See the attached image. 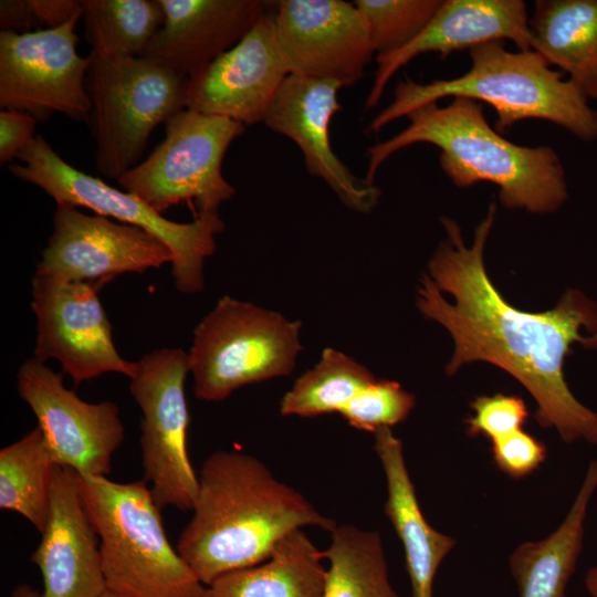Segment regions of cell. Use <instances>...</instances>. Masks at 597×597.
Segmentation results:
<instances>
[{
	"label": "cell",
	"instance_id": "1",
	"mask_svg": "<svg viewBox=\"0 0 597 597\" xmlns=\"http://www.w3.org/2000/svg\"><path fill=\"white\" fill-rule=\"evenodd\" d=\"M492 203L467 247L460 227L450 218L447 231L423 275L417 306L443 325L454 341L447 365L453 375L473 360L491 363L515 377L537 404L536 421L555 428L565 442L584 439L597 446V413L569 390L564 360L576 343L597 348V305L578 290H568L551 311L516 310L489 279L483 252L495 219Z\"/></svg>",
	"mask_w": 597,
	"mask_h": 597
},
{
	"label": "cell",
	"instance_id": "2",
	"mask_svg": "<svg viewBox=\"0 0 597 597\" xmlns=\"http://www.w3.org/2000/svg\"><path fill=\"white\" fill-rule=\"evenodd\" d=\"M192 517L176 549L209 586L220 576L258 565L289 533L337 525L258 458L218 450L202 463Z\"/></svg>",
	"mask_w": 597,
	"mask_h": 597
},
{
	"label": "cell",
	"instance_id": "3",
	"mask_svg": "<svg viewBox=\"0 0 597 597\" xmlns=\"http://www.w3.org/2000/svg\"><path fill=\"white\" fill-rule=\"evenodd\" d=\"M407 117L410 124L404 130L369 147L367 182L375 184L377 170L396 151L428 143L440 149V167L455 186L494 184L505 208L546 213L567 199L565 170L556 151L505 139L489 125L480 102L453 97L447 106L429 103Z\"/></svg>",
	"mask_w": 597,
	"mask_h": 597
},
{
	"label": "cell",
	"instance_id": "4",
	"mask_svg": "<svg viewBox=\"0 0 597 597\" xmlns=\"http://www.w3.org/2000/svg\"><path fill=\"white\" fill-rule=\"evenodd\" d=\"M469 55L470 70L459 77L425 84L409 77L400 81L392 102L371 121L367 133H377L422 105L444 97H465L495 109L499 133L521 121L543 119L582 140L597 139V109L537 52H511L504 41H492L471 48Z\"/></svg>",
	"mask_w": 597,
	"mask_h": 597
},
{
	"label": "cell",
	"instance_id": "5",
	"mask_svg": "<svg viewBox=\"0 0 597 597\" xmlns=\"http://www.w3.org/2000/svg\"><path fill=\"white\" fill-rule=\"evenodd\" d=\"M78 483L100 538L107 590L121 597H203L206 586L171 546L144 480L78 475Z\"/></svg>",
	"mask_w": 597,
	"mask_h": 597
},
{
	"label": "cell",
	"instance_id": "6",
	"mask_svg": "<svg viewBox=\"0 0 597 597\" xmlns=\"http://www.w3.org/2000/svg\"><path fill=\"white\" fill-rule=\"evenodd\" d=\"M22 164H11L9 171L32 184L57 203L87 208L96 214L148 231L171 251V274L182 293L203 289L205 260L216 250V235L224 230L217 213H200L191 222L166 219L134 193L114 188L102 179L72 167L41 136L19 156Z\"/></svg>",
	"mask_w": 597,
	"mask_h": 597
},
{
	"label": "cell",
	"instance_id": "7",
	"mask_svg": "<svg viewBox=\"0 0 597 597\" xmlns=\"http://www.w3.org/2000/svg\"><path fill=\"white\" fill-rule=\"evenodd\" d=\"M90 56L96 169L117 181L139 164L154 129L186 108L189 78L144 56Z\"/></svg>",
	"mask_w": 597,
	"mask_h": 597
},
{
	"label": "cell",
	"instance_id": "8",
	"mask_svg": "<svg viewBox=\"0 0 597 597\" xmlns=\"http://www.w3.org/2000/svg\"><path fill=\"white\" fill-rule=\"evenodd\" d=\"M300 329L276 312L221 297L195 328L188 353L196 398L220 401L242 386L291 374Z\"/></svg>",
	"mask_w": 597,
	"mask_h": 597
},
{
	"label": "cell",
	"instance_id": "9",
	"mask_svg": "<svg viewBox=\"0 0 597 597\" xmlns=\"http://www.w3.org/2000/svg\"><path fill=\"white\" fill-rule=\"evenodd\" d=\"M244 130L235 121L185 108L166 122L164 140L117 182L161 214L191 200L198 214L217 213L235 193L222 175V161Z\"/></svg>",
	"mask_w": 597,
	"mask_h": 597
},
{
	"label": "cell",
	"instance_id": "10",
	"mask_svg": "<svg viewBox=\"0 0 597 597\" xmlns=\"http://www.w3.org/2000/svg\"><path fill=\"white\" fill-rule=\"evenodd\" d=\"M189 373L188 353L160 348L136 362L129 391L142 410V463L160 509L192 510L199 479L187 451L190 422L185 381Z\"/></svg>",
	"mask_w": 597,
	"mask_h": 597
},
{
	"label": "cell",
	"instance_id": "11",
	"mask_svg": "<svg viewBox=\"0 0 597 597\" xmlns=\"http://www.w3.org/2000/svg\"><path fill=\"white\" fill-rule=\"evenodd\" d=\"M75 18L56 29L0 32V106L46 121L61 113L88 121L86 77L91 56L77 52Z\"/></svg>",
	"mask_w": 597,
	"mask_h": 597
},
{
	"label": "cell",
	"instance_id": "12",
	"mask_svg": "<svg viewBox=\"0 0 597 597\" xmlns=\"http://www.w3.org/2000/svg\"><path fill=\"white\" fill-rule=\"evenodd\" d=\"M20 398L38 419L52 460L82 476H107L125 438L113 401L87 402L64 386L63 374L32 357L17 374Z\"/></svg>",
	"mask_w": 597,
	"mask_h": 597
},
{
	"label": "cell",
	"instance_id": "13",
	"mask_svg": "<svg viewBox=\"0 0 597 597\" xmlns=\"http://www.w3.org/2000/svg\"><path fill=\"white\" fill-rule=\"evenodd\" d=\"M103 285L35 274L31 307L36 317L34 358L61 363L75 385L106 373L130 378L136 362L117 352L112 325L97 296Z\"/></svg>",
	"mask_w": 597,
	"mask_h": 597
},
{
	"label": "cell",
	"instance_id": "14",
	"mask_svg": "<svg viewBox=\"0 0 597 597\" xmlns=\"http://www.w3.org/2000/svg\"><path fill=\"white\" fill-rule=\"evenodd\" d=\"M172 261L170 249L143 228L57 203L35 274L104 285L116 275L143 273Z\"/></svg>",
	"mask_w": 597,
	"mask_h": 597
},
{
	"label": "cell",
	"instance_id": "15",
	"mask_svg": "<svg viewBox=\"0 0 597 597\" xmlns=\"http://www.w3.org/2000/svg\"><path fill=\"white\" fill-rule=\"evenodd\" d=\"M274 19L290 75L350 86L363 76L375 53L354 3L281 0Z\"/></svg>",
	"mask_w": 597,
	"mask_h": 597
},
{
	"label": "cell",
	"instance_id": "16",
	"mask_svg": "<svg viewBox=\"0 0 597 597\" xmlns=\"http://www.w3.org/2000/svg\"><path fill=\"white\" fill-rule=\"evenodd\" d=\"M289 75L274 13L264 11L234 46L189 78L186 108L256 124Z\"/></svg>",
	"mask_w": 597,
	"mask_h": 597
},
{
	"label": "cell",
	"instance_id": "17",
	"mask_svg": "<svg viewBox=\"0 0 597 597\" xmlns=\"http://www.w3.org/2000/svg\"><path fill=\"white\" fill-rule=\"evenodd\" d=\"M337 83L289 75L272 100L262 123L292 139L302 150L307 171L323 179L352 210L367 213L380 189L356 177L336 156L329 123L341 109Z\"/></svg>",
	"mask_w": 597,
	"mask_h": 597
},
{
	"label": "cell",
	"instance_id": "18",
	"mask_svg": "<svg viewBox=\"0 0 597 597\" xmlns=\"http://www.w3.org/2000/svg\"><path fill=\"white\" fill-rule=\"evenodd\" d=\"M42 540L31 555L42 597H97L107 590L100 538L85 509L78 474L56 464Z\"/></svg>",
	"mask_w": 597,
	"mask_h": 597
},
{
	"label": "cell",
	"instance_id": "19",
	"mask_svg": "<svg viewBox=\"0 0 597 597\" xmlns=\"http://www.w3.org/2000/svg\"><path fill=\"white\" fill-rule=\"evenodd\" d=\"M526 4L522 0H442L426 28L405 46L377 55L378 64L365 107L376 106L395 73L420 54L446 59L454 51L511 40L521 51L532 50Z\"/></svg>",
	"mask_w": 597,
	"mask_h": 597
},
{
	"label": "cell",
	"instance_id": "20",
	"mask_svg": "<svg viewBox=\"0 0 597 597\" xmlns=\"http://www.w3.org/2000/svg\"><path fill=\"white\" fill-rule=\"evenodd\" d=\"M164 22L144 57L188 78L234 46L265 11L259 0H158Z\"/></svg>",
	"mask_w": 597,
	"mask_h": 597
},
{
	"label": "cell",
	"instance_id": "21",
	"mask_svg": "<svg viewBox=\"0 0 597 597\" xmlns=\"http://www.w3.org/2000/svg\"><path fill=\"white\" fill-rule=\"evenodd\" d=\"M374 450L386 478L384 512L404 546L411 597H432L436 573L455 540L433 528L425 519L406 465L402 442L391 428L375 432Z\"/></svg>",
	"mask_w": 597,
	"mask_h": 597
},
{
	"label": "cell",
	"instance_id": "22",
	"mask_svg": "<svg viewBox=\"0 0 597 597\" xmlns=\"http://www.w3.org/2000/svg\"><path fill=\"white\" fill-rule=\"evenodd\" d=\"M532 50L597 102V0H536Z\"/></svg>",
	"mask_w": 597,
	"mask_h": 597
},
{
	"label": "cell",
	"instance_id": "23",
	"mask_svg": "<svg viewBox=\"0 0 597 597\" xmlns=\"http://www.w3.org/2000/svg\"><path fill=\"white\" fill-rule=\"evenodd\" d=\"M324 559L323 551L297 528L264 562L227 573L206 586L203 597H323Z\"/></svg>",
	"mask_w": 597,
	"mask_h": 597
},
{
	"label": "cell",
	"instance_id": "24",
	"mask_svg": "<svg viewBox=\"0 0 597 597\" xmlns=\"http://www.w3.org/2000/svg\"><path fill=\"white\" fill-rule=\"evenodd\" d=\"M597 488V460H591L576 499L557 530L544 540L525 542L510 556L520 597H567L566 587L583 549L584 524Z\"/></svg>",
	"mask_w": 597,
	"mask_h": 597
},
{
	"label": "cell",
	"instance_id": "25",
	"mask_svg": "<svg viewBox=\"0 0 597 597\" xmlns=\"http://www.w3.org/2000/svg\"><path fill=\"white\" fill-rule=\"evenodd\" d=\"M323 597H402L391 586L380 534L352 524L331 532Z\"/></svg>",
	"mask_w": 597,
	"mask_h": 597
},
{
	"label": "cell",
	"instance_id": "26",
	"mask_svg": "<svg viewBox=\"0 0 597 597\" xmlns=\"http://www.w3.org/2000/svg\"><path fill=\"white\" fill-rule=\"evenodd\" d=\"M39 427L0 450V507L22 515L38 532L46 524L53 470Z\"/></svg>",
	"mask_w": 597,
	"mask_h": 597
},
{
	"label": "cell",
	"instance_id": "27",
	"mask_svg": "<svg viewBox=\"0 0 597 597\" xmlns=\"http://www.w3.org/2000/svg\"><path fill=\"white\" fill-rule=\"evenodd\" d=\"M86 42L104 57L143 56L164 22L158 0H81Z\"/></svg>",
	"mask_w": 597,
	"mask_h": 597
},
{
	"label": "cell",
	"instance_id": "28",
	"mask_svg": "<svg viewBox=\"0 0 597 597\" xmlns=\"http://www.w3.org/2000/svg\"><path fill=\"white\" fill-rule=\"evenodd\" d=\"M376 379L347 355L325 348L320 362L301 375L280 402L283 416L314 417L341 410Z\"/></svg>",
	"mask_w": 597,
	"mask_h": 597
},
{
	"label": "cell",
	"instance_id": "29",
	"mask_svg": "<svg viewBox=\"0 0 597 597\" xmlns=\"http://www.w3.org/2000/svg\"><path fill=\"white\" fill-rule=\"evenodd\" d=\"M377 55L412 41L430 22L442 0H356Z\"/></svg>",
	"mask_w": 597,
	"mask_h": 597
},
{
	"label": "cell",
	"instance_id": "30",
	"mask_svg": "<svg viewBox=\"0 0 597 597\" xmlns=\"http://www.w3.org/2000/svg\"><path fill=\"white\" fill-rule=\"evenodd\" d=\"M415 396L392 380L374 379L339 412L354 428L376 432L404 421L415 407Z\"/></svg>",
	"mask_w": 597,
	"mask_h": 597
},
{
	"label": "cell",
	"instance_id": "31",
	"mask_svg": "<svg viewBox=\"0 0 597 597\" xmlns=\"http://www.w3.org/2000/svg\"><path fill=\"white\" fill-rule=\"evenodd\" d=\"M468 433L483 434L491 440L522 429L527 418L525 402L516 396H480L472 401Z\"/></svg>",
	"mask_w": 597,
	"mask_h": 597
},
{
	"label": "cell",
	"instance_id": "32",
	"mask_svg": "<svg viewBox=\"0 0 597 597\" xmlns=\"http://www.w3.org/2000/svg\"><path fill=\"white\" fill-rule=\"evenodd\" d=\"M491 452L495 465L513 479L531 474L546 458L545 446L523 429L491 440Z\"/></svg>",
	"mask_w": 597,
	"mask_h": 597
},
{
	"label": "cell",
	"instance_id": "33",
	"mask_svg": "<svg viewBox=\"0 0 597 597\" xmlns=\"http://www.w3.org/2000/svg\"><path fill=\"white\" fill-rule=\"evenodd\" d=\"M36 119L22 112L1 109L0 112V163L19 158L34 140Z\"/></svg>",
	"mask_w": 597,
	"mask_h": 597
},
{
	"label": "cell",
	"instance_id": "34",
	"mask_svg": "<svg viewBox=\"0 0 597 597\" xmlns=\"http://www.w3.org/2000/svg\"><path fill=\"white\" fill-rule=\"evenodd\" d=\"M38 23L46 29L65 25L75 18L82 17L81 1L75 0H30Z\"/></svg>",
	"mask_w": 597,
	"mask_h": 597
},
{
	"label": "cell",
	"instance_id": "35",
	"mask_svg": "<svg viewBox=\"0 0 597 597\" xmlns=\"http://www.w3.org/2000/svg\"><path fill=\"white\" fill-rule=\"evenodd\" d=\"M38 24L30 0H1L0 25L1 31L14 33L32 32Z\"/></svg>",
	"mask_w": 597,
	"mask_h": 597
},
{
	"label": "cell",
	"instance_id": "36",
	"mask_svg": "<svg viewBox=\"0 0 597 597\" xmlns=\"http://www.w3.org/2000/svg\"><path fill=\"white\" fill-rule=\"evenodd\" d=\"M585 587L591 597H597V566L589 568L586 573Z\"/></svg>",
	"mask_w": 597,
	"mask_h": 597
},
{
	"label": "cell",
	"instance_id": "37",
	"mask_svg": "<svg viewBox=\"0 0 597 597\" xmlns=\"http://www.w3.org/2000/svg\"><path fill=\"white\" fill-rule=\"evenodd\" d=\"M11 597H42V593L29 584H20L13 589Z\"/></svg>",
	"mask_w": 597,
	"mask_h": 597
},
{
	"label": "cell",
	"instance_id": "38",
	"mask_svg": "<svg viewBox=\"0 0 597 597\" xmlns=\"http://www.w3.org/2000/svg\"><path fill=\"white\" fill-rule=\"evenodd\" d=\"M97 597H121L109 590H106L105 593H103L102 595L97 596Z\"/></svg>",
	"mask_w": 597,
	"mask_h": 597
}]
</instances>
